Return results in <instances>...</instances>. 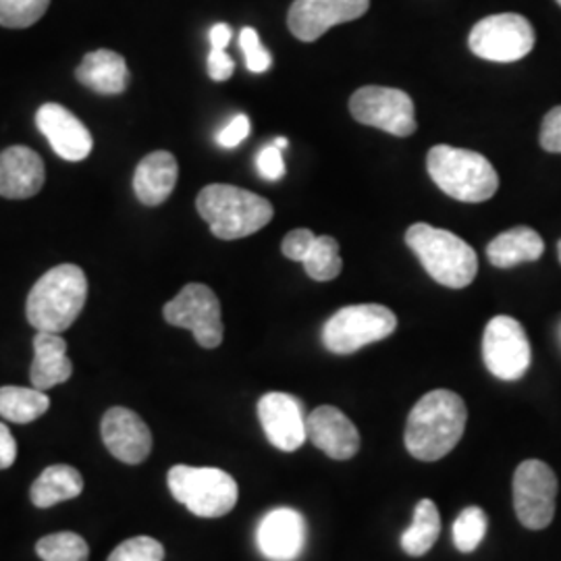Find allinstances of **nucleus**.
Segmentation results:
<instances>
[{
  "mask_svg": "<svg viewBox=\"0 0 561 561\" xmlns=\"http://www.w3.org/2000/svg\"><path fill=\"white\" fill-rule=\"evenodd\" d=\"M442 535V516L439 507L431 500H422L414 510V520L401 535V549L410 558L426 556Z\"/></svg>",
  "mask_w": 561,
  "mask_h": 561,
  "instance_id": "obj_25",
  "label": "nucleus"
},
{
  "mask_svg": "<svg viewBox=\"0 0 561 561\" xmlns=\"http://www.w3.org/2000/svg\"><path fill=\"white\" fill-rule=\"evenodd\" d=\"M106 561H164V547L152 537H134L121 542Z\"/></svg>",
  "mask_w": 561,
  "mask_h": 561,
  "instance_id": "obj_31",
  "label": "nucleus"
},
{
  "mask_svg": "<svg viewBox=\"0 0 561 561\" xmlns=\"http://www.w3.org/2000/svg\"><path fill=\"white\" fill-rule=\"evenodd\" d=\"M250 129H252V123L248 119V115H238L229 121V125H225V129L219 134V144L225 148H236L250 136Z\"/></svg>",
  "mask_w": 561,
  "mask_h": 561,
  "instance_id": "obj_36",
  "label": "nucleus"
},
{
  "mask_svg": "<svg viewBox=\"0 0 561 561\" xmlns=\"http://www.w3.org/2000/svg\"><path fill=\"white\" fill-rule=\"evenodd\" d=\"M164 321L194 333L198 345L215 350L222 343L221 301L208 285L190 283L162 308Z\"/></svg>",
  "mask_w": 561,
  "mask_h": 561,
  "instance_id": "obj_8",
  "label": "nucleus"
},
{
  "mask_svg": "<svg viewBox=\"0 0 561 561\" xmlns=\"http://www.w3.org/2000/svg\"><path fill=\"white\" fill-rule=\"evenodd\" d=\"M44 185V162L27 146H11L0 152V196L25 201L36 196Z\"/></svg>",
  "mask_w": 561,
  "mask_h": 561,
  "instance_id": "obj_19",
  "label": "nucleus"
},
{
  "mask_svg": "<svg viewBox=\"0 0 561 561\" xmlns=\"http://www.w3.org/2000/svg\"><path fill=\"white\" fill-rule=\"evenodd\" d=\"M541 146L542 150L561 154V106L551 108L541 125Z\"/></svg>",
  "mask_w": 561,
  "mask_h": 561,
  "instance_id": "obj_34",
  "label": "nucleus"
},
{
  "mask_svg": "<svg viewBox=\"0 0 561 561\" xmlns=\"http://www.w3.org/2000/svg\"><path fill=\"white\" fill-rule=\"evenodd\" d=\"M275 146H277L279 150H283V148H287V140H285V138H277V140H275Z\"/></svg>",
  "mask_w": 561,
  "mask_h": 561,
  "instance_id": "obj_40",
  "label": "nucleus"
},
{
  "mask_svg": "<svg viewBox=\"0 0 561 561\" xmlns=\"http://www.w3.org/2000/svg\"><path fill=\"white\" fill-rule=\"evenodd\" d=\"M236 71V62L225 50H210L208 55V76L210 80L227 81Z\"/></svg>",
  "mask_w": 561,
  "mask_h": 561,
  "instance_id": "obj_37",
  "label": "nucleus"
},
{
  "mask_svg": "<svg viewBox=\"0 0 561 561\" xmlns=\"http://www.w3.org/2000/svg\"><path fill=\"white\" fill-rule=\"evenodd\" d=\"M558 477L541 460L522 461L514 472V510L524 528L542 530L556 518Z\"/></svg>",
  "mask_w": 561,
  "mask_h": 561,
  "instance_id": "obj_9",
  "label": "nucleus"
},
{
  "mask_svg": "<svg viewBox=\"0 0 561 561\" xmlns=\"http://www.w3.org/2000/svg\"><path fill=\"white\" fill-rule=\"evenodd\" d=\"M398 329V317L381 304L345 306L322 327V343L329 352L347 356L364 345L387 340Z\"/></svg>",
  "mask_w": 561,
  "mask_h": 561,
  "instance_id": "obj_7",
  "label": "nucleus"
},
{
  "mask_svg": "<svg viewBox=\"0 0 561 561\" xmlns=\"http://www.w3.org/2000/svg\"><path fill=\"white\" fill-rule=\"evenodd\" d=\"M36 125L65 161L78 162L90 157L94 140L88 127L69 108L48 102L36 113Z\"/></svg>",
  "mask_w": 561,
  "mask_h": 561,
  "instance_id": "obj_17",
  "label": "nucleus"
},
{
  "mask_svg": "<svg viewBox=\"0 0 561 561\" xmlns=\"http://www.w3.org/2000/svg\"><path fill=\"white\" fill-rule=\"evenodd\" d=\"M558 254H560V262H561V241L558 243Z\"/></svg>",
  "mask_w": 561,
  "mask_h": 561,
  "instance_id": "obj_41",
  "label": "nucleus"
},
{
  "mask_svg": "<svg viewBox=\"0 0 561 561\" xmlns=\"http://www.w3.org/2000/svg\"><path fill=\"white\" fill-rule=\"evenodd\" d=\"M486 514L479 505H470L461 512L460 516L454 522L451 535H454V545L461 553H472L479 549L484 535H486Z\"/></svg>",
  "mask_w": 561,
  "mask_h": 561,
  "instance_id": "obj_29",
  "label": "nucleus"
},
{
  "mask_svg": "<svg viewBox=\"0 0 561 561\" xmlns=\"http://www.w3.org/2000/svg\"><path fill=\"white\" fill-rule=\"evenodd\" d=\"M259 419L266 439L280 451H296L308 442L304 405L289 393L273 391L262 396L259 401Z\"/></svg>",
  "mask_w": 561,
  "mask_h": 561,
  "instance_id": "obj_14",
  "label": "nucleus"
},
{
  "mask_svg": "<svg viewBox=\"0 0 561 561\" xmlns=\"http://www.w3.org/2000/svg\"><path fill=\"white\" fill-rule=\"evenodd\" d=\"M76 78L81 85L90 88L104 96L123 94L129 85L131 73L125 59L115 50H94L81 59L80 67L76 69Z\"/></svg>",
  "mask_w": 561,
  "mask_h": 561,
  "instance_id": "obj_20",
  "label": "nucleus"
},
{
  "mask_svg": "<svg viewBox=\"0 0 561 561\" xmlns=\"http://www.w3.org/2000/svg\"><path fill=\"white\" fill-rule=\"evenodd\" d=\"M256 541L271 561L298 560L306 542V522L296 510H273L262 518Z\"/></svg>",
  "mask_w": 561,
  "mask_h": 561,
  "instance_id": "obj_18",
  "label": "nucleus"
},
{
  "mask_svg": "<svg viewBox=\"0 0 561 561\" xmlns=\"http://www.w3.org/2000/svg\"><path fill=\"white\" fill-rule=\"evenodd\" d=\"M256 167H259V173L264 180L277 181L285 175L283 154H280V150L275 144L262 148L259 152V159H256Z\"/></svg>",
  "mask_w": 561,
  "mask_h": 561,
  "instance_id": "obj_35",
  "label": "nucleus"
},
{
  "mask_svg": "<svg viewBox=\"0 0 561 561\" xmlns=\"http://www.w3.org/2000/svg\"><path fill=\"white\" fill-rule=\"evenodd\" d=\"M208 38H210V46H213L215 50H225V48L229 46V42H231V27H229L227 23H217V25L210 30Z\"/></svg>",
  "mask_w": 561,
  "mask_h": 561,
  "instance_id": "obj_39",
  "label": "nucleus"
},
{
  "mask_svg": "<svg viewBox=\"0 0 561 561\" xmlns=\"http://www.w3.org/2000/svg\"><path fill=\"white\" fill-rule=\"evenodd\" d=\"M36 553L44 561L90 560V547L85 539L67 530L42 537L41 541L36 542Z\"/></svg>",
  "mask_w": 561,
  "mask_h": 561,
  "instance_id": "obj_28",
  "label": "nucleus"
},
{
  "mask_svg": "<svg viewBox=\"0 0 561 561\" xmlns=\"http://www.w3.org/2000/svg\"><path fill=\"white\" fill-rule=\"evenodd\" d=\"M196 208L219 240H240L264 229L273 221V204L254 192L236 185L213 183L198 194Z\"/></svg>",
  "mask_w": 561,
  "mask_h": 561,
  "instance_id": "obj_3",
  "label": "nucleus"
},
{
  "mask_svg": "<svg viewBox=\"0 0 561 561\" xmlns=\"http://www.w3.org/2000/svg\"><path fill=\"white\" fill-rule=\"evenodd\" d=\"M18 460V442L11 435L9 426L0 422V470L11 468Z\"/></svg>",
  "mask_w": 561,
  "mask_h": 561,
  "instance_id": "obj_38",
  "label": "nucleus"
},
{
  "mask_svg": "<svg viewBox=\"0 0 561 561\" xmlns=\"http://www.w3.org/2000/svg\"><path fill=\"white\" fill-rule=\"evenodd\" d=\"M370 0H296L287 13L289 32L301 42L319 41L331 27L360 20Z\"/></svg>",
  "mask_w": 561,
  "mask_h": 561,
  "instance_id": "obj_13",
  "label": "nucleus"
},
{
  "mask_svg": "<svg viewBox=\"0 0 561 561\" xmlns=\"http://www.w3.org/2000/svg\"><path fill=\"white\" fill-rule=\"evenodd\" d=\"M85 298V273L76 264H59L44 273L32 287L25 304V314L34 329L60 335L78 321Z\"/></svg>",
  "mask_w": 561,
  "mask_h": 561,
  "instance_id": "obj_2",
  "label": "nucleus"
},
{
  "mask_svg": "<svg viewBox=\"0 0 561 561\" xmlns=\"http://www.w3.org/2000/svg\"><path fill=\"white\" fill-rule=\"evenodd\" d=\"M482 358L489 373L502 381H518L530 366V341L520 322L495 317L482 335Z\"/></svg>",
  "mask_w": 561,
  "mask_h": 561,
  "instance_id": "obj_12",
  "label": "nucleus"
},
{
  "mask_svg": "<svg viewBox=\"0 0 561 561\" xmlns=\"http://www.w3.org/2000/svg\"><path fill=\"white\" fill-rule=\"evenodd\" d=\"M350 113L362 125L377 127L398 138H408L416 131L414 101L396 88L364 85L350 99Z\"/></svg>",
  "mask_w": 561,
  "mask_h": 561,
  "instance_id": "obj_11",
  "label": "nucleus"
},
{
  "mask_svg": "<svg viewBox=\"0 0 561 561\" xmlns=\"http://www.w3.org/2000/svg\"><path fill=\"white\" fill-rule=\"evenodd\" d=\"M81 491H83V479L80 470L67 463H55V466H48L32 484L30 497L36 507L48 510V507H55L57 503L80 497Z\"/></svg>",
  "mask_w": 561,
  "mask_h": 561,
  "instance_id": "obj_24",
  "label": "nucleus"
},
{
  "mask_svg": "<svg viewBox=\"0 0 561 561\" xmlns=\"http://www.w3.org/2000/svg\"><path fill=\"white\" fill-rule=\"evenodd\" d=\"M314 241H317V236L310 229H294L291 233L285 236V240L280 243V252L289 261L304 262L310 254Z\"/></svg>",
  "mask_w": 561,
  "mask_h": 561,
  "instance_id": "obj_33",
  "label": "nucleus"
},
{
  "mask_svg": "<svg viewBox=\"0 0 561 561\" xmlns=\"http://www.w3.org/2000/svg\"><path fill=\"white\" fill-rule=\"evenodd\" d=\"M308 277L314 280H331L340 277L343 262L340 256V243L331 236H321L314 241L310 254L301 262Z\"/></svg>",
  "mask_w": 561,
  "mask_h": 561,
  "instance_id": "obj_27",
  "label": "nucleus"
},
{
  "mask_svg": "<svg viewBox=\"0 0 561 561\" xmlns=\"http://www.w3.org/2000/svg\"><path fill=\"white\" fill-rule=\"evenodd\" d=\"M306 437L331 460H352L360 451L356 424L333 405H321L306 416Z\"/></svg>",
  "mask_w": 561,
  "mask_h": 561,
  "instance_id": "obj_15",
  "label": "nucleus"
},
{
  "mask_svg": "<svg viewBox=\"0 0 561 561\" xmlns=\"http://www.w3.org/2000/svg\"><path fill=\"white\" fill-rule=\"evenodd\" d=\"M558 4H560V7H561V0H558Z\"/></svg>",
  "mask_w": 561,
  "mask_h": 561,
  "instance_id": "obj_42",
  "label": "nucleus"
},
{
  "mask_svg": "<svg viewBox=\"0 0 561 561\" xmlns=\"http://www.w3.org/2000/svg\"><path fill=\"white\" fill-rule=\"evenodd\" d=\"M535 30L518 13H502L479 21L470 32V50L484 60L514 62L535 48Z\"/></svg>",
  "mask_w": 561,
  "mask_h": 561,
  "instance_id": "obj_10",
  "label": "nucleus"
},
{
  "mask_svg": "<svg viewBox=\"0 0 561 561\" xmlns=\"http://www.w3.org/2000/svg\"><path fill=\"white\" fill-rule=\"evenodd\" d=\"M542 252L545 241L541 236L524 225L503 231L502 236L486 245V259L497 268H512L522 262L539 261Z\"/></svg>",
  "mask_w": 561,
  "mask_h": 561,
  "instance_id": "obj_23",
  "label": "nucleus"
},
{
  "mask_svg": "<svg viewBox=\"0 0 561 561\" xmlns=\"http://www.w3.org/2000/svg\"><path fill=\"white\" fill-rule=\"evenodd\" d=\"M102 442L123 463H141L152 451V433L134 410L111 408L101 424Z\"/></svg>",
  "mask_w": 561,
  "mask_h": 561,
  "instance_id": "obj_16",
  "label": "nucleus"
},
{
  "mask_svg": "<svg viewBox=\"0 0 561 561\" xmlns=\"http://www.w3.org/2000/svg\"><path fill=\"white\" fill-rule=\"evenodd\" d=\"M240 46L245 57V67L252 73H264L271 69L273 57L271 53L262 46L261 36L254 27H243L240 34Z\"/></svg>",
  "mask_w": 561,
  "mask_h": 561,
  "instance_id": "obj_32",
  "label": "nucleus"
},
{
  "mask_svg": "<svg viewBox=\"0 0 561 561\" xmlns=\"http://www.w3.org/2000/svg\"><path fill=\"white\" fill-rule=\"evenodd\" d=\"M167 484L171 495L201 518L227 516L240 497L238 482L221 468L173 466Z\"/></svg>",
  "mask_w": 561,
  "mask_h": 561,
  "instance_id": "obj_6",
  "label": "nucleus"
},
{
  "mask_svg": "<svg viewBox=\"0 0 561 561\" xmlns=\"http://www.w3.org/2000/svg\"><path fill=\"white\" fill-rule=\"evenodd\" d=\"M73 375V364L67 358V341L59 333L38 331L34 337V362L30 368L32 387L48 391Z\"/></svg>",
  "mask_w": 561,
  "mask_h": 561,
  "instance_id": "obj_21",
  "label": "nucleus"
},
{
  "mask_svg": "<svg viewBox=\"0 0 561 561\" xmlns=\"http://www.w3.org/2000/svg\"><path fill=\"white\" fill-rule=\"evenodd\" d=\"M468 410L458 393L435 389L410 412L405 424V447L421 461L445 458L466 431Z\"/></svg>",
  "mask_w": 561,
  "mask_h": 561,
  "instance_id": "obj_1",
  "label": "nucleus"
},
{
  "mask_svg": "<svg viewBox=\"0 0 561 561\" xmlns=\"http://www.w3.org/2000/svg\"><path fill=\"white\" fill-rule=\"evenodd\" d=\"M426 167L431 180L456 201L470 204L489 201L500 187L495 167L474 150L439 144L431 148Z\"/></svg>",
  "mask_w": 561,
  "mask_h": 561,
  "instance_id": "obj_5",
  "label": "nucleus"
},
{
  "mask_svg": "<svg viewBox=\"0 0 561 561\" xmlns=\"http://www.w3.org/2000/svg\"><path fill=\"white\" fill-rule=\"evenodd\" d=\"M405 243L424 271L445 287L463 289L479 273L477 252L451 231L426 222H414L405 231Z\"/></svg>",
  "mask_w": 561,
  "mask_h": 561,
  "instance_id": "obj_4",
  "label": "nucleus"
},
{
  "mask_svg": "<svg viewBox=\"0 0 561 561\" xmlns=\"http://www.w3.org/2000/svg\"><path fill=\"white\" fill-rule=\"evenodd\" d=\"M50 408V398L36 387H0V416L15 424L38 421Z\"/></svg>",
  "mask_w": 561,
  "mask_h": 561,
  "instance_id": "obj_26",
  "label": "nucleus"
},
{
  "mask_svg": "<svg viewBox=\"0 0 561 561\" xmlns=\"http://www.w3.org/2000/svg\"><path fill=\"white\" fill-rule=\"evenodd\" d=\"M180 167L171 152H152L141 159L134 175V192L146 206H159L167 201L178 183Z\"/></svg>",
  "mask_w": 561,
  "mask_h": 561,
  "instance_id": "obj_22",
  "label": "nucleus"
},
{
  "mask_svg": "<svg viewBox=\"0 0 561 561\" xmlns=\"http://www.w3.org/2000/svg\"><path fill=\"white\" fill-rule=\"evenodd\" d=\"M50 0H0V25L23 30L44 18Z\"/></svg>",
  "mask_w": 561,
  "mask_h": 561,
  "instance_id": "obj_30",
  "label": "nucleus"
}]
</instances>
